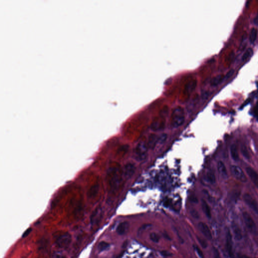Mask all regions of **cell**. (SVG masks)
Wrapping results in <instances>:
<instances>
[{
    "instance_id": "4dcf8cb0",
    "label": "cell",
    "mask_w": 258,
    "mask_h": 258,
    "mask_svg": "<svg viewBox=\"0 0 258 258\" xmlns=\"http://www.w3.org/2000/svg\"><path fill=\"white\" fill-rule=\"evenodd\" d=\"M31 231H32V229H31V228H28V229L25 231V232L23 233V234H22V237H23V238H24V237H27L28 235H29V234L31 232Z\"/></svg>"
},
{
    "instance_id": "1f68e13d",
    "label": "cell",
    "mask_w": 258,
    "mask_h": 258,
    "mask_svg": "<svg viewBox=\"0 0 258 258\" xmlns=\"http://www.w3.org/2000/svg\"><path fill=\"white\" fill-rule=\"evenodd\" d=\"M254 23L256 25H258V12L256 16H255V18L254 19Z\"/></svg>"
},
{
    "instance_id": "484cf974",
    "label": "cell",
    "mask_w": 258,
    "mask_h": 258,
    "mask_svg": "<svg viewBox=\"0 0 258 258\" xmlns=\"http://www.w3.org/2000/svg\"><path fill=\"white\" fill-rule=\"evenodd\" d=\"M150 238L151 239V240L154 242H159L160 239L159 235L155 232H152L150 234Z\"/></svg>"
},
{
    "instance_id": "5b68a950",
    "label": "cell",
    "mask_w": 258,
    "mask_h": 258,
    "mask_svg": "<svg viewBox=\"0 0 258 258\" xmlns=\"http://www.w3.org/2000/svg\"><path fill=\"white\" fill-rule=\"evenodd\" d=\"M231 170L232 175L237 180L242 183L247 182V177L245 174L240 167L235 165H232L231 166Z\"/></svg>"
},
{
    "instance_id": "9a60e30c",
    "label": "cell",
    "mask_w": 258,
    "mask_h": 258,
    "mask_svg": "<svg viewBox=\"0 0 258 258\" xmlns=\"http://www.w3.org/2000/svg\"><path fill=\"white\" fill-rule=\"evenodd\" d=\"M135 166L133 164L130 163L127 164L125 166V170H124L125 177L129 178L132 176L135 172Z\"/></svg>"
},
{
    "instance_id": "2e32d148",
    "label": "cell",
    "mask_w": 258,
    "mask_h": 258,
    "mask_svg": "<svg viewBox=\"0 0 258 258\" xmlns=\"http://www.w3.org/2000/svg\"><path fill=\"white\" fill-rule=\"evenodd\" d=\"M202 208L203 211L208 218H211V212L209 206L208 205L207 203L204 200H202L201 202Z\"/></svg>"
},
{
    "instance_id": "7a4b0ae2",
    "label": "cell",
    "mask_w": 258,
    "mask_h": 258,
    "mask_svg": "<svg viewBox=\"0 0 258 258\" xmlns=\"http://www.w3.org/2000/svg\"><path fill=\"white\" fill-rule=\"evenodd\" d=\"M72 241L71 235L69 233L61 234L56 240L57 245L60 248H66L70 245Z\"/></svg>"
},
{
    "instance_id": "cb8c5ba5",
    "label": "cell",
    "mask_w": 258,
    "mask_h": 258,
    "mask_svg": "<svg viewBox=\"0 0 258 258\" xmlns=\"http://www.w3.org/2000/svg\"><path fill=\"white\" fill-rule=\"evenodd\" d=\"M109 244L106 242H101L98 245V249L99 252H103L109 248Z\"/></svg>"
},
{
    "instance_id": "f546056e",
    "label": "cell",
    "mask_w": 258,
    "mask_h": 258,
    "mask_svg": "<svg viewBox=\"0 0 258 258\" xmlns=\"http://www.w3.org/2000/svg\"><path fill=\"white\" fill-rule=\"evenodd\" d=\"M198 240H199V243L202 245V247L204 248H207V242L204 240H203L202 239H200L199 237H198Z\"/></svg>"
},
{
    "instance_id": "4316f807",
    "label": "cell",
    "mask_w": 258,
    "mask_h": 258,
    "mask_svg": "<svg viewBox=\"0 0 258 258\" xmlns=\"http://www.w3.org/2000/svg\"><path fill=\"white\" fill-rule=\"evenodd\" d=\"M194 248H195V250L196 251V252H197V253L198 254V255H199V256L201 258H204L203 252H202L201 250H200V248L198 246H196V245H194Z\"/></svg>"
},
{
    "instance_id": "ac0fdd59",
    "label": "cell",
    "mask_w": 258,
    "mask_h": 258,
    "mask_svg": "<svg viewBox=\"0 0 258 258\" xmlns=\"http://www.w3.org/2000/svg\"><path fill=\"white\" fill-rule=\"evenodd\" d=\"M159 141V137H158L156 135H151L149 138L148 147L150 148H154Z\"/></svg>"
},
{
    "instance_id": "d6a6232c",
    "label": "cell",
    "mask_w": 258,
    "mask_h": 258,
    "mask_svg": "<svg viewBox=\"0 0 258 258\" xmlns=\"http://www.w3.org/2000/svg\"><path fill=\"white\" fill-rule=\"evenodd\" d=\"M191 214H192V215L194 217L197 218L199 217V215H198V213H197L196 211H195V210H194V211H192L191 213Z\"/></svg>"
},
{
    "instance_id": "44dd1931",
    "label": "cell",
    "mask_w": 258,
    "mask_h": 258,
    "mask_svg": "<svg viewBox=\"0 0 258 258\" xmlns=\"http://www.w3.org/2000/svg\"><path fill=\"white\" fill-rule=\"evenodd\" d=\"M223 80H224V76H223L222 75H218L211 80V82H210L211 86H217L218 85H219L220 83H221Z\"/></svg>"
},
{
    "instance_id": "83f0119b",
    "label": "cell",
    "mask_w": 258,
    "mask_h": 258,
    "mask_svg": "<svg viewBox=\"0 0 258 258\" xmlns=\"http://www.w3.org/2000/svg\"><path fill=\"white\" fill-rule=\"evenodd\" d=\"M234 69H231L229 70V71L227 72V74H226L225 76L224 77V80H227L231 78V77L232 76V75H234Z\"/></svg>"
},
{
    "instance_id": "52a82bcc",
    "label": "cell",
    "mask_w": 258,
    "mask_h": 258,
    "mask_svg": "<svg viewBox=\"0 0 258 258\" xmlns=\"http://www.w3.org/2000/svg\"><path fill=\"white\" fill-rule=\"evenodd\" d=\"M147 151V146L144 142L140 143L136 148V154L137 158L139 160H143L146 157V153Z\"/></svg>"
},
{
    "instance_id": "603a6c76",
    "label": "cell",
    "mask_w": 258,
    "mask_h": 258,
    "mask_svg": "<svg viewBox=\"0 0 258 258\" xmlns=\"http://www.w3.org/2000/svg\"><path fill=\"white\" fill-rule=\"evenodd\" d=\"M254 54L253 50L251 48H248L244 52V55L242 56V61H245L248 60L253 56Z\"/></svg>"
},
{
    "instance_id": "ffe728a7",
    "label": "cell",
    "mask_w": 258,
    "mask_h": 258,
    "mask_svg": "<svg viewBox=\"0 0 258 258\" xmlns=\"http://www.w3.org/2000/svg\"><path fill=\"white\" fill-rule=\"evenodd\" d=\"M205 179L206 181L211 184H213L215 183L216 178L214 172L212 171H208L206 174Z\"/></svg>"
},
{
    "instance_id": "7c38bea8",
    "label": "cell",
    "mask_w": 258,
    "mask_h": 258,
    "mask_svg": "<svg viewBox=\"0 0 258 258\" xmlns=\"http://www.w3.org/2000/svg\"><path fill=\"white\" fill-rule=\"evenodd\" d=\"M217 169L219 174L223 179H227L228 177L227 169L225 166L223 161H219L217 163Z\"/></svg>"
},
{
    "instance_id": "30bf717a",
    "label": "cell",
    "mask_w": 258,
    "mask_h": 258,
    "mask_svg": "<svg viewBox=\"0 0 258 258\" xmlns=\"http://www.w3.org/2000/svg\"><path fill=\"white\" fill-rule=\"evenodd\" d=\"M246 172L254 184L258 188V174L257 172L251 167H247Z\"/></svg>"
},
{
    "instance_id": "9c48e42d",
    "label": "cell",
    "mask_w": 258,
    "mask_h": 258,
    "mask_svg": "<svg viewBox=\"0 0 258 258\" xmlns=\"http://www.w3.org/2000/svg\"><path fill=\"white\" fill-rule=\"evenodd\" d=\"M198 227L201 231V232L207 239H208L209 240L212 239V235L211 231L209 227H208V226L206 223L201 222L198 224Z\"/></svg>"
},
{
    "instance_id": "8992f818",
    "label": "cell",
    "mask_w": 258,
    "mask_h": 258,
    "mask_svg": "<svg viewBox=\"0 0 258 258\" xmlns=\"http://www.w3.org/2000/svg\"><path fill=\"white\" fill-rule=\"evenodd\" d=\"M244 200L245 204L257 214H258V203L256 200L248 194H245L244 196Z\"/></svg>"
},
{
    "instance_id": "e575fe53",
    "label": "cell",
    "mask_w": 258,
    "mask_h": 258,
    "mask_svg": "<svg viewBox=\"0 0 258 258\" xmlns=\"http://www.w3.org/2000/svg\"><path fill=\"white\" fill-rule=\"evenodd\" d=\"M239 258H251L250 257H248L247 256H245V255H242V256H240L239 257Z\"/></svg>"
},
{
    "instance_id": "5bb4252c",
    "label": "cell",
    "mask_w": 258,
    "mask_h": 258,
    "mask_svg": "<svg viewBox=\"0 0 258 258\" xmlns=\"http://www.w3.org/2000/svg\"><path fill=\"white\" fill-rule=\"evenodd\" d=\"M164 124L165 123L163 120H160L159 119H156L152 123L151 128L154 131L162 130L164 128Z\"/></svg>"
},
{
    "instance_id": "f1b7e54d",
    "label": "cell",
    "mask_w": 258,
    "mask_h": 258,
    "mask_svg": "<svg viewBox=\"0 0 258 258\" xmlns=\"http://www.w3.org/2000/svg\"><path fill=\"white\" fill-rule=\"evenodd\" d=\"M213 257L214 258H221L219 251L215 248H213Z\"/></svg>"
},
{
    "instance_id": "836d02e7",
    "label": "cell",
    "mask_w": 258,
    "mask_h": 258,
    "mask_svg": "<svg viewBox=\"0 0 258 258\" xmlns=\"http://www.w3.org/2000/svg\"><path fill=\"white\" fill-rule=\"evenodd\" d=\"M162 255H163V256H169V255H171V254H169V253L167 252H163V253H162Z\"/></svg>"
},
{
    "instance_id": "e0dca14e",
    "label": "cell",
    "mask_w": 258,
    "mask_h": 258,
    "mask_svg": "<svg viewBox=\"0 0 258 258\" xmlns=\"http://www.w3.org/2000/svg\"><path fill=\"white\" fill-rule=\"evenodd\" d=\"M197 81L195 80H191L187 83L185 87V92L187 93H190L194 90L195 89V87L196 86Z\"/></svg>"
},
{
    "instance_id": "4fadbf2b",
    "label": "cell",
    "mask_w": 258,
    "mask_h": 258,
    "mask_svg": "<svg viewBox=\"0 0 258 258\" xmlns=\"http://www.w3.org/2000/svg\"><path fill=\"white\" fill-rule=\"evenodd\" d=\"M232 229L233 232H234L235 239L237 240H242V231H241V229H240L239 225L234 223V224H232Z\"/></svg>"
},
{
    "instance_id": "7402d4cb",
    "label": "cell",
    "mask_w": 258,
    "mask_h": 258,
    "mask_svg": "<svg viewBox=\"0 0 258 258\" xmlns=\"http://www.w3.org/2000/svg\"><path fill=\"white\" fill-rule=\"evenodd\" d=\"M257 34H258L257 29L255 28H253L251 30L250 36H249V41L251 44H253L255 43V41L257 38Z\"/></svg>"
},
{
    "instance_id": "3957f363",
    "label": "cell",
    "mask_w": 258,
    "mask_h": 258,
    "mask_svg": "<svg viewBox=\"0 0 258 258\" xmlns=\"http://www.w3.org/2000/svg\"><path fill=\"white\" fill-rule=\"evenodd\" d=\"M242 216L245 223L248 231L252 234H255L257 231V226L252 216L247 212H244L242 213Z\"/></svg>"
},
{
    "instance_id": "8fae6325",
    "label": "cell",
    "mask_w": 258,
    "mask_h": 258,
    "mask_svg": "<svg viewBox=\"0 0 258 258\" xmlns=\"http://www.w3.org/2000/svg\"><path fill=\"white\" fill-rule=\"evenodd\" d=\"M130 223L128 221L120 223L118 225L116 229L117 234L120 235L127 234L130 228Z\"/></svg>"
},
{
    "instance_id": "ba28073f",
    "label": "cell",
    "mask_w": 258,
    "mask_h": 258,
    "mask_svg": "<svg viewBox=\"0 0 258 258\" xmlns=\"http://www.w3.org/2000/svg\"><path fill=\"white\" fill-rule=\"evenodd\" d=\"M226 248H227V252L229 254V257L231 258H235L234 255L233 251H232V238L231 235L230 231L228 229L226 232Z\"/></svg>"
},
{
    "instance_id": "277c9868",
    "label": "cell",
    "mask_w": 258,
    "mask_h": 258,
    "mask_svg": "<svg viewBox=\"0 0 258 258\" xmlns=\"http://www.w3.org/2000/svg\"><path fill=\"white\" fill-rule=\"evenodd\" d=\"M110 172H112L113 177H111L110 180V185L111 189L113 191L117 190L119 187L120 183V169L118 168H114Z\"/></svg>"
},
{
    "instance_id": "d4e9b609",
    "label": "cell",
    "mask_w": 258,
    "mask_h": 258,
    "mask_svg": "<svg viewBox=\"0 0 258 258\" xmlns=\"http://www.w3.org/2000/svg\"><path fill=\"white\" fill-rule=\"evenodd\" d=\"M240 150H241V152L244 157L248 160H249L250 159V155L248 150H247V147L245 145H242L240 147Z\"/></svg>"
},
{
    "instance_id": "d6986e66",
    "label": "cell",
    "mask_w": 258,
    "mask_h": 258,
    "mask_svg": "<svg viewBox=\"0 0 258 258\" xmlns=\"http://www.w3.org/2000/svg\"><path fill=\"white\" fill-rule=\"evenodd\" d=\"M230 152H231V156L232 159L235 161L239 160V153L237 151V146L235 144L232 145L231 146V148H230Z\"/></svg>"
},
{
    "instance_id": "6da1fadb",
    "label": "cell",
    "mask_w": 258,
    "mask_h": 258,
    "mask_svg": "<svg viewBox=\"0 0 258 258\" xmlns=\"http://www.w3.org/2000/svg\"><path fill=\"white\" fill-rule=\"evenodd\" d=\"M185 118L184 110L180 106H177L174 109L172 114V125L174 128L181 126L185 122Z\"/></svg>"
}]
</instances>
